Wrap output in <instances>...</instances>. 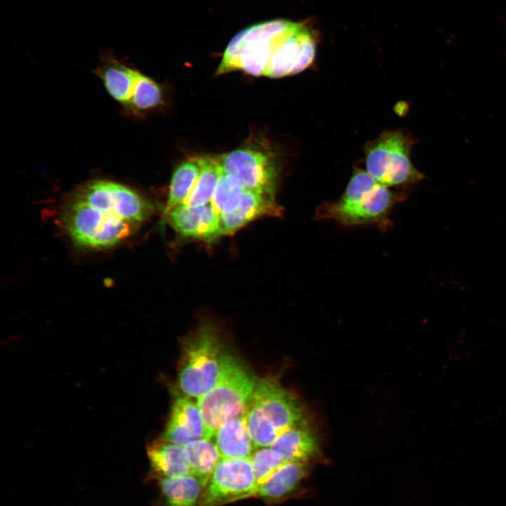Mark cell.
<instances>
[{
  "mask_svg": "<svg viewBox=\"0 0 506 506\" xmlns=\"http://www.w3.org/2000/svg\"><path fill=\"white\" fill-rule=\"evenodd\" d=\"M219 335L212 325H204L183 344L177 384L181 393L198 399L216 384L225 354Z\"/></svg>",
  "mask_w": 506,
  "mask_h": 506,
  "instance_id": "obj_6",
  "label": "cell"
},
{
  "mask_svg": "<svg viewBox=\"0 0 506 506\" xmlns=\"http://www.w3.org/2000/svg\"><path fill=\"white\" fill-rule=\"evenodd\" d=\"M257 484L249 459L221 458L201 495L199 506H221L252 498Z\"/></svg>",
  "mask_w": 506,
  "mask_h": 506,
  "instance_id": "obj_9",
  "label": "cell"
},
{
  "mask_svg": "<svg viewBox=\"0 0 506 506\" xmlns=\"http://www.w3.org/2000/svg\"><path fill=\"white\" fill-rule=\"evenodd\" d=\"M156 480L168 506H197L205 488L201 481L191 474Z\"/></svg>",
  "mask_w": 506,
  "mask_h": 506,
  "instance_id": "obj_18",
  "label": "cell"
},
{
  "mask_svg": "<svg viewBox=\"0 0 506 506\" xmlns=\"http://www.w3.org/2000/svg\"><path fill=\"white\" fill-rule=\"evenodd\" d=\"M200 170L198 157L188 159L176 168L170 181L164 211L165 216L170 211L186 202L195 186Z\"/></svg>",
  "mask_w": 506,
  "mask_h": 506,
  "instance_id": "obj_20",
  "label": "cell"
},
{
  "mask_svg": "<svg viewBox=\"0 0 506 506\" xmlns=\"http://www.w3.org/2000/svg\"><path fill=\"white\" fill-rule=\"evenodd\" d=\"M212 439L222 458L249 459L257 448L249 436L244 416L223 423Z\"/></svg>",
  "mask_w": 506,
  "mask_h": 506,
  "instance_id": "obj_16",
  "label": "cell"
},
{
  "mask_svg": "<svg viewBox=\"0 0 506 506\" xmlns=\"http://www.w3.org/2000/svg\"><path fill=\"white\" fill-rule=\"evenodd\" d=\"M147 454L155 479L191 474L181 446L162 438L148 446Z\"/></svg>",
  "mask_w": 506,
  "mask_h": 506,
  "instance_id": "obj_15",
  "label": "cell"
},
{
  "mask_svg": "<svg viewBox=\"0 0 506 506\" xmlns=\"http://www.w3.org/2000/svg\"><path fill=\"white\" fill-rule=\"evenodd\" d=\"M298 25L279 19L259 22L240 30L226 48L216 74L241 70L254 76L265 75L271 60Z\"/></svg>",
  "mask_w": 506,
  "mask_h": 506,
  "instance_id": "obj_2",
  "label": "cell"
},
{
  "mask_svg": "<svg viewBox=\"0 0 506 506\" xmlns=\"http://www.w3.org/2000/svg\"><path fill=\"white\" fill-rule=\"evenodd\" d=\"M166 217L169 225L186 238L212 242L223 235L220 214L211 203L197 207L182 205Z\"/></svg>",
  "mask_w": 506,
  "mask_h": 506,
  "instance_id": "obj_11",
  "label": "cell"
},
{
  "mask_svg": "<svg viewBox=\"0 0 506 506\" xmlns=\"http://www.w3.org/2000/svg\"><path fill=\"white\" fill-rule=\"evenodd\" d=\"M200 170L188 198L183 205L197 207L210 203L221 169L217 158L198 157Z\"/></svg>",
  "mask_w": 506,
  "mask_h": 506,
  "instance_id": "obj_21",
  "label": "cell"
},
{
  "mask_svg": "<svg viewBox=\"0 0 506 506\" xmlns=\"http://www.w3.org/2000/svg\"><path fill=\"white\" fill-rule=\"evenodd\" d=\"M217 160L221 171L238 178L245 190L275 196L278 173L269 153L243 147L223 154Z\"/></svg>",
  "mask_w": 506,
  "mask_h": 506,
  "instance_id": "obj_10",
  "label": "cell"
},
{
  "mask_svg": "<svg viewBox=\"0 0 506 506\" xmlns=\"http://www.w3.org/2000/svg\"><path fill=\"white\" fill-rule=\"evenodd\" d=\"M410 148L402 132L386 131L367 145L365 171L387 187L417 183L424 176L411 162Z\"/></svg>",
  "mask_w": 506,
  "mask_h": 506,
  "instance_id": "obj_8",
  "label": "cell"
},
{
  "mask_svg": "<svg viewBox=\"0 0 506 506\" xmlns=\"http://www.w3.org/2000/svg\"><path fill=\"white\" fill-rule=\"evenodd\" d=\"M282 208L275 196L245 190L238 206L232 212L221 214L223 235H231L254 219L262 216H278Z\"/></svg>",
  "mask_w": 506,
  "mask_h": 506,
  "instance_id": "obj_13",
  "label": "cell"
},
{
  "mask_svg": "<svg viewBox=\"0 0 506 506\" xmlns=\"http://www.w3.org/2000/svg\"><path fill=\"white\" fill-rule=\"evenodd\" d=\"M307 472V463L284 462L266 481L257 486L252 498L268 502L280 500L296 489Z\"/></svg>",
  "mask_w": 506,
  "mask_h": 506,
  "instance_id": "obj_17",
  "label": "cell"
},
{
  "mask_svg": "<svg viewBox=\"0 0 506 506\" xmlns=\"http://www.w3.org/2000/svg\"><path fill=\"white\" fill-rule=\"evenodd\" d=\"M396 201L394 193L366 171L357 169L341 197L317 208L316 219H331L346 226L388 225Z\"/></svg>",
  "mask_w": 506,
  "mask_h": 506,
  "instance_id": "obj_3",
  "label": "cell"
},
{
  "mask_svg": "<svg viewBox=\"0 0 506 506\" xmlns=\"http://www.w3.org/2000/svg\"><path fill=\"white\" fill-rule=\"evenodd\" d=\"M244 418L257 448L270 447L283 432L307 421L301 402L271 377L256 381Z\"/></svg>",
  "mask_w": 506,
  "mask_h": 506,
  "instance_id": "obj_1",
  "label": "cell"
},
{
  "mask_svg": "<svg viewBox=\"0 0 506 506\" xmlns=\"http://www.w3.org/2000/svg\"><path fill=\"white\" fill-rule=\"evenodd\" d=\"M255 384L242 363L226 353L216 384L197 399L207 438H212L225 422L244 416Z\"/></svg>",
  "mask_w": 506,
  "mask_h": 506,
  "instance_id": "obj_5",
  "label": "cell"
},
{
  "mask_svg": "<svg viewBox=\"0 0 506 506\" xmlns=\"http://www.w3.org/2000/svg\"><path fill=\"white\" fill-rule=\"evenodd\" d=\"M183 448L191 474L197 477L205 487L222 458L214 441L212 438H204Z\"/></svg>",
  "mask_w": 506,
  "mask_h": 506,
  "instance_id": "obj_19",
  "label": "cell"
},
{
  "mask_svg": "<svg viewBox=\"0 0 506 506\" xmlns=\"http://www.w3.org/2000/svg\"><path fill=\"white\" fill-rule=\"evenodd\" d=\"M244 191L238 178L221 171L210 203L219 214L229 213L238 206Z\"/></svg>",
  "mask_w": 506,
  "mask_h": 506,
  "instance_id": "obj_22",
  "label": "cell"
},
{
  "mask_svg": "<svg viewBox=\"0 0 506 506\" xmlns=\"http://www.w3.org/2000/svg\"><path fill=\"white\" fill-rule=\"evenodd\" d=\"M249 461L257 486L266 481L284 463L282 457L271 447L257 448Z\"/></svg>",
  "mask_w": 506,
  "mask_h": 506,
  "instance_id": "obj_23",
  "label": "cell"
},
{
  "mask_svg": "<svg viewBox=\"0 0 506 506\" xmlns=\"http://www.w3.org/2000/svg\"><path fill=\"white\" fill-rule=\"evenodd\" d=\"M94 73L100 78L108 94L129 115H140L162 102V92L157 83L118 60L111 53L102 56Z\"/></svg>",
  "mask_w": 506,
  "mask_h": 506,
  "instance_id": "obj_7",
  "label": "cell"
},
{
  "mask_svg": "<svg viewBox=\"0 0 506 506\" xmlns=\"http://www.w3.org/2000/svg\"><path fill=\"white\" fill-rule=\"evenodd\" d=\"M62 220L73 241L90 248L113 246L129 236L136 227L108 202L82 200L72 194L63 207Z\"/></svg>",
  "mask_w": 506,
  "mask_h": 506,
  "instance_id": "obj_4",
  "label": "cell"
},
{
  "mask_svg": "<svg viewBox=\"0 0 506 506\" xmlns=\"http://www.w3.org/2000/svg\"><path fill=\"white\" fill-rule=\"evenodd\" d=\"M176 394L162 438L181 446L207 438L197 403L182 393Z\"/></svg>",
  "mask_w": 506,
  "mask_h": 506,
  "instance_id": "obj_12",
  "label": "cell"
},
{
  "mask_svg": "<svg viewBox=\"0 0 506 506\" xmlns=\"http://www.w3.org/2000/svg\"><path fill=\"white\" fill-rule=\"evenodd\" d=\"M270 447L284 462L307 463L318 455L320 450L317 433L307 421L283 432Z\"/></svg>",
  "mask_w": 506,
  "mask_h": 506,
  "instance_id": "obj_14",
  "label": "cell"
}]
</instances>
